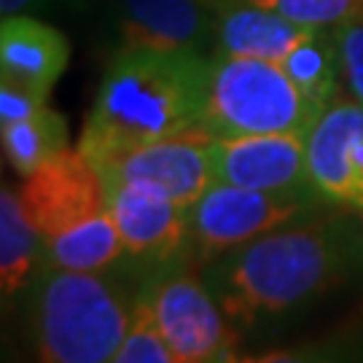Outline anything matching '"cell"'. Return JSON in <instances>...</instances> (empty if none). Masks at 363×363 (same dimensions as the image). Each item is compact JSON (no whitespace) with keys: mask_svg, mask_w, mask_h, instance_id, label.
Segmentation results:
<instances>
[{"mask_svg":"<svg viewBox=\"0 0 363 363\" xmlns=\"http://www.w3.org/2000/svg\"><path fill=\"white\" fill-rule=\"evenodd\" d=\"M363 264V240L347 218L325 216L280 226L205 264L213 296L234 325L304 307Z\"/></svg>","mask_w":363,"mask_h":363,"instance_id":"1","label":"cell"},{"mask_svg":"<svg viewBox=\"0 0 363 363\" xmlns=\"http://www.w3.org/2000/svg\"><path fill=\"white\" fill-rule=\"evenodd\" d=\"M210 54L118 46L84 121L78 148L91 162L199 130Z\"/></svg>","mask_w":363,"mask_h":363,"instance_id":"2","label":"cell"},{"mask_svg":"<svg viewBox=\"0 0 363 363\" xmlns=\"http://www.w3.org/2000/svg\"><path fill=\"white\" fill-rule=\"evenodd\" d=\"M132 301L103 272L43 264L33 288L30 325L40 361H113L130 328Z\"/></svg>","mask_w":363,"mask_h":363,"instance_id":"3","label":"cell"},{"mask_svg":"<svg viewBox=\"0 0 363 363\" xmlns=\"http://www.w3.org/2000/svg\"><path fill=\"white\" fill-rule=\"evenodd\" d=\"M328 105L298 86L272 60L213 54L199 130L208 138L307 132Z\"/></svg>","mask_w":363,"mask_h":363,"instance_id":"4","label":"cell"},{"mask_svg":"<svg viewBox=\"0 0 363 363\" xmlns=\"http://www.w3.org/2000/svg\"><path fill=\"white\" fill-rule=\"evenodd\" d=\"M199 267L202 264L191 253L151 267L140 294L178 355V363L232 361L237 352V331L220 310Z\"/></svg>","mask_w":363,"mask_h":363,"instance_id":"5","label":"cell"},{"mask_svg":"<svg viewBox=\"0 0 363 363\" xmlns=\"http://www.w3.org/2000/svg\"><path fill=\"white\" fill-rule=\"evenodd\" d=\"M320 210L325 202L318 194L259 191L216 181L191 205V256L205 267L234 247Z\"/></svg>","mask_w":363,"mask_h":363,"instance_id":"6","label":"cell"},{"mask_svg":"<svg viewBox=\"0 0 363 363\" xmlns=\"http://www.w3.org/2000/svg\"><path fill=\"white\" fill-rule=\"evenodd\" d=\"M103 178L108 210L130 259L162 267L191 253V208L138 183Z\"/></svg>","mask_w":363,"mask_h":363,"instance_id":"7","label":"cell"},{"mask_svg":"<svg viewBox=\"0 0 363 363\" xmlns=\"http://www.w3.org/2000/svg\"><path fill=\"white\" fill-rule=\"evenodd\" d=\"M307 175L325 205L363 213V103L339 97L307 132Z\"/></svg>","mask_w":363,"mask_h":363,"instance_id":"8","label":"cell"},{"mask_svg":"<svg viewBox=\"0 0 363 363\" xmlns=\"http://www.w3.org/2000/svg\"><path fill=\"white\" fill-rule=\"evenodd\" d=\"M210 164L218 183L259 191L315 194L307 175L304 132L210 138Z\"/></svg>","mask_w":363,"mask_h":363,"instance_id":"9","label":"cell"},{"mask_svg":"<svg viewBox=\"0 0 363 363\" xmlns=\"http://www.w3.org/2000/svg\"><path fill=\"white\" fill-rule=\"evenodd\" d=\"M94 164L103 175L154 189L186 208H191L216 183L210 164V138L202 130L154 140Z\"/></svg>","mask_w":363,"mask_h":363,"instance_id":"10","label":"cell"},{"mask_svg":"<svg viewBox=\"0 0 363 363\" xmlns=\"http://www.w3.org/2000/svg\"><path fill=\"white\" fill-rule=\"evenodd\" d=\"M22 205L43 240L108 208L105 178L81 148H67L25 178Z\"/></svg>","mask_w":363,"mask_h":363,"instance_id":"11","label":"cell"},{"mask_svg":"<svg viewBox=\"0 0 363 363\" xmlns=\"http://www.w3.org/2000/svg\"><path fill=\"white\" fill-rule=\"evenodd\" d=\"M118 46L216 54V11L208 0H118Z\"/></svg>","mask_w":363,"mask_h":363,"instance_id":"12","label":"cell"},{"mask_svg":"<svg viewBox=\"0 0 363 363\" xmlns=\"http://www.w3.org/2000/svg\"><path fill=\"white\" fill-rule=\"evenodd\" d=\"M70 62V43L57 27L30 13H11L0 22V84L46 97Z\"/></svg>","mask_w":363,"mask_h":363,"instance_id":"13","label":"cell"},{"mask_svg":"<svg viewBox=\"0 0 363 363\" xmlns=\"http://www.w3.org/2000/svg\"><path fill=\"white\" fill-rule=\"evenodd\" d=\"M216 11V54L256 57L283 62L286 54L310 33L283 13L261 9L250 0H208Z\"/></svg>","mask_w":363,"mask_h":363,"instance_id":"14","label":"cell"},{"mask_svg":"<svg viewBox=\"0 0 363 363\" xmlns=\"http://www.w3.org/2000/svg\"><path fill=\"white\" fill-rule=\"evenodd\" d=\"M43 267V237L27 216L19 189H0V286L3 296H16Z\"/></svg>","mask_w":363,"mask_h":363,"instance_id":"15","label":"cell"},{"mask_svg":"<svg viewBox=\"0 0 363 363\" xmlns=\"http://www.w3.org/2000/svg\"><path fill=\"white\" fill-rule=\"evenodd\" d=\"M124 256L127 250L108 208L65 232L43 240V264L62 267V269L105 272Z\"/></svg>","mask_w":363,"mask_h":363,"instance_id":"16","label":"cell"},{"mask_svg":"<svg viewBox=\"0 0 363 363\" xmlns=\"http://www.w3.org/2000/svg\"><path fill=\"white\" fill-rule=\"evenodd\" d=\"M280 65L301 89L323 105L339 100L347 86L334 27H310V33L286 54Z\"/></svg>","mask_w":363,"mask_h":363,"instance_id":"17","label":"cell"},{"mask_svg":"<svg viewBox=\"0 0 363 363\" xmlns=\"http://www.w3.org/2000/svg\"><path fill=\"white\" fill-rule=\"evenodd\" d=\"M3 154L19 178H30L38 167L70 148L67 118L54 108H40L35 116L0 124Z\"/></svg>","mask_w":363,"mask_h":363,"instance_id":"18","label":"cell"},{"mask_svg":"<svg viewBox=\"0 0 363 363\" xmlns=\"http://www.w3.org/2000/svg\"><path fill=\"white\" fill-rule=\"evenodd\" d=\"M116 363H178V355L169 347L167 337L156 323L154 312L148 307L145 296L138 291L132 298L130 328L124 334V342L118 345Z\"/></svg>","mask_w":363,"mask_h":363,"instance_id":"19","label":"cell"},{"mask_svg":"<svg viewBox=\"0 0 363 363\" xmlns=\"http://www.w3.org/2000/svg\"><path fill=\"white\" fill-rule=\"evenodd\" d=\"M304 27H342L363 19V0H250Z\"/></svg>","mask_w":363,"mask_h":363,"instance_id":"20","label":"cell"},{"mask_svg":"<svg viewBox=\"0 0 363 363\" xmlns=\"http://www.w3.org/2000/svg\"><path fill=\"white\" fill-rule=\"evenodd\" d=\"M334 35H337L339 52H342L347 89L352 97H358L363 103V19L334 27Z\"/></svg>","mask_w":363,"mask_h":363,"instance_id":"21","label":"cell"},{"mask_svg":"<svg viewBox=\"0 0 363 363\" xmlns=\"http://www.w3.org/2000/svg\"><path fill=\"white\" fill-rule=\"evenodd\" d=\"M46 105H49L46 97H38L33 91L11 86V84H0V124H11L19 118L35 116Z\"/></svg>","mask_w":363,"mask_h":363,"instance_id":"22","label":"cell"},{"mask_svg":"<svg viewBox=\"0 0 363 363\" xmlns=\"http://www.w3.org/2000/svg\"><path fill=\"white\" fill-rule=\"evenodd\" d=\"M54 3H70V6H81V0H0V11L3 16H11V13H30L40 11V9H49Z\"/></svg>","mask_w":363,"mask_h":363,"instance_id":"23","label":"cell"}]
</instances>
